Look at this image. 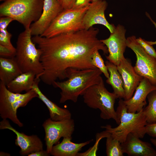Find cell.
I'll list each match as a JSON object with an SVG mask.
<instances>
[{
	"label": "cell",
	"instance_id": "ac0fdd59",
	"mask_svg": "<svg viewBox=\"0 0 156 156\" xmlns=\"http://www.w3.org/2000/svg\"><path fill=\"white\" fill-rule=\"evenodd\" d=\"M40 80V78H35L32 89L37 94L38 97L44 103L47 107L49 112L50 118L54 121L71 118V114L68 109L59 107L42 93L38 86Z\"/></svg>",
	"mask_w": 156,
	"mask_h": 156
},
{
	"label": "cell",
	"instance_id": "6da1fadb",
	"mask_svg": "<svg viewBox=\"0 0 156 156\" xmlns=\"http://www.w3.org/2000/svg\"><path fill=\"white\" fill-rule=\"evenodd\" d=\"M99 29L92 27L88 30L61 34L50 38L34 36L32 39L41 51L40 61L44 72L40 80L52 85L57 79L67 78L71 68L79 70L97 68L91 62L97 50L108 53L107 47L97 38Z\"/></svg>",
	"mask_w": 156,
	"mask_h": 156
},
{
	"label": "cell",
	"instance_id": "5b68a950",
	"mask_svg": "<svg viewBox=\"0 0 156 156\" xmlns=\"http://www.w3.org/2000/svg\"><path fill=\"white\" fill-rule=\"evenodd\" d=\"M44 0H5L0 5V16H8L22 24L25 28L40 17Z\"/></svg>",
	"mask_w": 156,
	"mask_h": 156
},
{
	"label": "cell",
	"instance_id": "52a82bcc",
	"mask_svg": "<svg viewBox=\"0 0 156 156\" xmlns=\"http://www.w3.org/2000/svg\"><path fill=\"white\" fill-rule=\"evenodd\" d=\"M38 96L32 89L24 94L11 92L5 85L0 81V117L2 119L10 120L19 127H23V124L17 117V109L25 107L32 99Z\"/></svg>",
	"mask_w": 156,
	"mask_h": 156
},
{
	"label": "cell",
	"instance_id": "2e32d148",
	"mask_svg": "<svg viewBox=\"0 0 156 156\" xmlns=\"http://www.w3.org/2000/svg\"><path fill=\"white\" fill-rule=\"evenodd\" d=\"M156 90V86L152 85L146 78H143L136 89L134 94L130 99L124 100L128 112H140L145 107L146 99L152 91Z\"/></svg>",
	"mask_w": 156,
	"mask_h": 156
},
{
	"label": "cell",
	"instance_id": "e0dca14e",
	"mask_svg": "<svg viewBox=\"0 0 156 156\" xmlns=\"http://www.w3.org/2000/svg\"><path fill=\"white\" fill-rule=\"evenodd\" d=\"M140 139L129 133L121 143L124 153L129 156H156V151L151 144Z\"/></svg>",
	"mask_w": 156,
	"mask_h": 156
},
{
	"label": "cell",
	"instance_id": "83f0119b",
	"mask_svg": "<svg viewBox=\"0 0 156 156\" xmlns=\"http://www.w3.org/2000/svg\"><path fill=\"white\" fill-rule=\"evenodd\" d=\"M16 53V49H10L8 47L0 44V57L12 58L15 57Z\"/></svg>",
	"mask_w": 156,
	"mask_h": 156
},
{
	"label": "cell",
	"instance_id": "484cf974",
	"mask_svg": "<svg viewBox=\"0 0 156 156\" xmlns=\"http://www.w3.org/2000/svg\"><path fill=\"white\" fill-rule=\"evenodd\" d=\"M12 35L6 29H0V44L14 49H16L12 44L11 39Z\"/></svg>",
	"mask_w": 156,
	"mask_h": 156
},
{
	"label": "cell",
	"instance_id": "f35d334b",
	"mask_svg": "<svg viewBox=\"0 0 156 156\" xmlns=\"http://www.w3.org/2000/svg\"><path fill=\"white\" fill-rule=\"evenodd\" d=\"M5 0H0V1H5Z\"/></svg>",
	"mask_w": 156,
	"mask_h": 156
},
{
	"label": "cell",
	"instance_id": "7a4b0ae2",
	"mask_svg": "<svg viewBox=\"0 0 156 156\" xmlns=\"http://www.w3.org/2000/svg\"><path fill=\"white\" fill-rule=\"evenodd\" d=\"M102 73L97 68L69 69L66 80L56 81L52 84L54 88H58L61 90L60 103H63L68 101L77 102L79 96L82 95L90 87L100 81Z\"/></svg>",
	"mask_w": 156,
	"mask_h": 156
},
{
	"label": "cell",
	"instance_id": "4fadbf2b",
	"mask_svg": "<svg viewBox=\"0 0 156 156\" xmlns=\"http://www.w3.org/2000/svg\"><path fill=\"white\" fill-rule=\"evenodd\" d=\"M0 129L10 130L16 135L15 145L20 147L19 153L22 156L27 155L32 153L43 149V143L36 135H27L20 132L13 128L7 119H3L0 122Z\"/></svg>",
	"mask_w": 156,
	"mask_h": 156
},
{
	"label": "cell",
	"instance_id": "d590c367",
	"mask_svg": "<svg viewBox=\"0 0 156 156\" xmlns=\"http://www.w3.org/2000/svg\"><path fill=\"white\" fill-rule=\"evenodd\" d=\"M10 155L7 153H5L1 151L0 152V156H10Z\"/></svg>",
	"mask_w": 156,
	"mask_h": 156
},
{
	"label": "cell",
	"instance_id": "836d02e7",
	"mask_svg": "<svg viewBox=\"0 0 156 156\" xmlns=\"http://www.w3.org/2000/svg\"><path fill=\"white\" fill-rule=\"evenodd\" d=\"M146 14L147 16L149 18L150 21L153 23L156 29V23L152 19L149 14L148 13L146 12ZM145 41L148 44L150 45L153 46V45L156 44V41Z\"/></svg>",
	"mask_w": 156,
	"mask_h": 156
},
{
	"label": "cell",
	"instance_id": "8fae6325",
	"mask_svg": "<svg viewBox=\"0 0 156 156\" xmlns=\"http://www.w3.org/2000/svg\"><path fill=\"white\" fill-rule=\"evenodd\" d=\"M126 31L125 27L119 24L108 38L101 40L107 48L109 55L106 56V59L116 66L125 57L124 53L127 47Z\"/></svg>",
	"mask_w": 156,
	"mask_h": 156
},
{
	"label": "cell",
	"instance_id": "f546056e",
	"mask_svg": "<svg viewBox=\"0 0 156 156\" xmlns=\"http://www.w3.org/2000/svg\"><path fill=\"white\" fill-rule=\"evenodd\" d=\"M146 134L153 138H156V123L147 124L146 126Z\"/></svg>",
	"mask_w": 156,
	"mask_h": 156
},
{
	"label": "cell",
	"instance_id": "4dcf8cb0",
	"mask_svg": "<svg viewBox=\"0 0 156 156\" xmlns=\"http://www.w3.org/2000/svg\"><path fill=\"white\" fill-rule=\"evenodd\" d=\"M14 21L12 18L8 16L0 17V29H6L9 24Z\"/></svg>",
	"mask_w": 156,
	"mask_h": 156
},
{
	"label": "cell",
	"instance_id": "3957f363",
	"mask_svg": "<svg viewBox=\"0 0 156 156\" xmlns=\"http://www.w3.org/2000/svg\"><path fill=\"white\" fill-rule=\"evenodd\" d=\"M116 112L120 122L118 126L112 127L108 125L101 126V128L105 129L121 143L130 133L140 138H144L146 134L145 127L147 123L143 109L135 113L128 112L124 100L120 99Z\"/></svg>",
	"mask_w": 156,
	"mask_h": 156
},
{
	"label": "cell",
	"instance_id": "cb8c5ba5",
	"mask_svg": "<svg viewBox=\"0 0 156 156\" xmlns=\"http://www.w3.org/2000/svg\"><path fill=\"white\" fill-rule=\"evenodd\" d=\"M106 153L107 156H123L124 153L121 143L111 134L106 138Z\"/></svg>",
	"mask_w": 156,
	"mask_h": 156
},
{
	"label": "cell",
	"instance_id": "277c9868",
	"mask_svg": "<svg viewBox=\"0 0 156 156\" xmlns=\"http://www.w3.org/2000/svg\"><path fill=\"white\" fill-rule=\"evenodd\" d=\"M30 27L19 35L16 42V62L22 73L31 72L40 78L44 72L40 61V50L37 48L31 38Z\"/></svg>",
	"mask_w": 156,
	"mask_h": 156
},
{
	"label": "cell",
	"instance_id": "d4e9b609",
	"mask_svg": "<svg viewBox=\"0 0 156 156\" xmlns=\"http://www.w3.org/2000/svg\"><path fill=\"white\" fill-rule=\"evenodd\" d=\"M91 62L92 64L99 68L107 79L109 77L107 67L99 52V51H96L93 53L92 57Z\"/></svg>",
	"mask_w": 156,
	"mask_h": 156
},
{
	"label": "cell",
	"instance_id": "4316f807",
	"mask_svg": "<svg viewBox=\"0 0 156 156\" xmlns=\"http://www.w3.org/2000/svg\"><path fill=\"white\" fill-rule=\"evenodd\" d=\"M137 40L138 43L148 54L156 59V51L153 45L148 44L145 40L141 37L137 38Z\"/></svg>",
	"mask_w": 156,
	"mask_h": 156
},
{
	"label": "cell",
	"instance_id": "7c38bea8",
	"mask_svg": "<svg viewBox=\"0 0 156 156\" xmlns=\"http://www.w3.org/2000/svg\"><path fill=\"white\" fill-rule=\"evenodd\" d=\"M64 10L59 0H44L43 10L40 17L30 26L31 35L41 36Z\"/></svg>",
	"mask_w": 156,
	"mask_h": 156
},
{
	"label": "cell",
	"instance_id": "e575fe53",
	"mask_svg": "<svg viewBox=\"0 0 156 156\" xmlns=\"http://www.w3.org/2000/svg\"><path fill=\"white\" fill-rule=\"evenodd\" d=\"M150 140L151 143L156 148V139L152 138H151Z\"/></svg>",
	"mask_w": 156,
	"mask_h": 156
},
{
	"label": "cell",
	"instance_id": "30bf717a",
	"mask_svg": "<svg viewBox=\"0 0 156 156\" xmlns=\"http://www.w3.org/2000/svg\"><path fill=\"white\" fill-rule=\"evenodd\" d=\"M42 126L45 133L46 150L50 154L54 145L61 138L72 137L75 126L74 120L71 118L54 121L49 118L44 121Z\"/></svg>",
	"mask_w": 156,
	"mask_h": 156
},
{
	"label": "cell",
	"instance_id": "8992f818",
	"mask_svg": "<svg viewBox=\"0 0 156 156\" xmlns=\"http://www.w3.org/2000/svg\"><path fill=\"white\" fill-rule=\"evenodd\" d=\"M84 102L89 107L98 109L101 112L100 116L104 120H114L119 125L114 105L117 96L113 92H109L105 87L103 80L89 88L83 94Z\"/></svg>",
	"mask_w": 156,
	"mask_h": 156
},
{
	"label": "cell",
	"instance_id": "8d00e7d4",
	"mask_svg": "<svg viewBox=\"0 0 156 156\" xmlns=\"http://www.w3.org/2000/svg\"><path fill=\"white\" fill-rule=\"evenodd\" d=\"M99 0H90V2H94V1H96Z\"/></svg>",
	"mask_w": 156,
	"mask_h": 156
},
{
	"label": "cell",
	"instance_id": "7402d4cb",
	"mask_svg": "<svg viewBox=\"0 0 156 156\" xmlns=\"http://www.w3.org/2000/svg\"><path fill=\"white\" fill-rule=\"evenodd\" d=\"M105 64L109 73V77L106 80V83L111 86L113 92L118 99H124L125 92L123 81L117 70V66L108 60L105 62Z\"/></svg>",
	"mask_w": 156,
	"mask_h": 156
},
{
	"label": "cell",
	"instance_id": "9a60e30c",
	"mask_svg": "<svg viewBox=\"0 0 156 156\" xmlns=\"http://www.w3.org/2000/svg\"><path fill=\"white\" fill-rule=\"evenodd\" d=\"M117 67L123 81L125 92L124 100H129L133 96L143 77L136 72L131 61L125 57L121 60Z\"/></svg>",
	"mask_w": 156,
	"mask_h": 156
},
{
	"label": "cell",
	"instance_id": "9c48e42d",
	"mask_svg": "<svg viewBox=\"0 0 156 156\" xmlns=\"http://www.w3.org/2000/svg\"><path fill=\"white\" fill-rule=\"evenodd\" d=\"M126 44L127 47L135 54L136 61L134 68L136 72L156 86V59L145 51L137 42L135 36L128 37Z\"/></svg>",
	"mask_w": 156,
	"mask_h": 156
},
{
	"label": "cell",
	"instance_id": "d6986e66",
	"mask_svg": "<svg viewBox=\"0 0 156 156\" xmlns=\"http://www.w3.org/2000/svg\"><path fill=\"white\" fill-rule=\"evenodd\" d=\"M72 137L63 138L60 143L53 146L50 155L53 156H77L82 148L92 140L77 143L71 141Z\"/></svg>",
	"mask_w": 156,
	"mask_h": 156
},
{
	"label": "cell",
	"instance_id": "ffe728a7",
	"mask_svg": "<svg viewBox=\"0 0 156 156\" xmlns=\"http://www.w3.org/2000/svg\"><path fill=\"white\" fill-rule=\"evenodd\" d=\"M22 73L15 57H0V81L6 86Z\"/></svg>",
	"mask_w": 156,
	"mask_h": 156
},
{
	"label": "cell",
	"instance_id": "44dd1931",
	"mask_svg": "<svg viewBox=\"0 0 156 156\" xmlns=\"http://www.w3.org/2000/svg\"><path fill=\"white\" fill-rule=\"evenodd\" d=\"M35 78L36 75L33 73H23L6 86L8 89L13 92L21 93L23 91L27 92L32 89Z\"/></svg>",
	"mask_w": 156,
	"mask_h": 156
},
{
	"label": "cell",
	"instance_id": "603a6c76",
	"mask_svg": "<svg viewBox=\"0 0 156 156\" xmlns=\"http://www.w3.org/2000/svg\"><path fill=\"white\" fill-rule=\"evenodd\" d=\"M147 98L148 104L144 108L143 111L147 124L156 123V90L150 92Z\"/></svg>",
	"mask_w": 156,
	"mask_h": 156
},
{
	"label": "cell",
	"instance_id": "ba28073f",
	"mask_svg": "<svg viewBox=\"0 0 156 156\" xmlns=\"http://www.w3.org/2000/svg\"><path fill=\"white\" fill-rule=\"evenodd\" d=\"M89 6L79 9L64 10L40 36L50 38L84 29L82 19Z\"/></svg>",
	"mask_w": 156,
	"mask_h": 156
},
{
	"label": "cell",
	"instance_id": "f1b7e54d",
	"mask_svg": "<svg viewBox=\"0 0 156 156\" xmlns=\"http://www.w3.org/2000/svg\"><path fill=\"white\" fill-rule=\"evenodd\" d=\"M90 0H75L72 8L79 9L86 7L90 5Z\"/></svg>",
	"mask_w": 156,
	"mask_h": 156
},
{
	"label": "cell",
	"instance_id": "5bb4252c",
	"mask_svg": "<svg viewBox=\"0 0 156 156\" xmlns=\"http://www.w3.org/2000/svg\"><path fill=\"white\" fill-rule=\"evenodd\" d=\"M107 3L105 0H99L90 3L82 19L84 29L88 30L96 24L103 25L110 33L114 31L115 26L107 21L105 14Z\"/></svg>",
	"mask_w": 156,
	"mask_h": 156
},
{
	"label": "cell",
	"instance_id": "74e56055",
	"mask_svg": "<svg viewBox=\"0 0 156 156\" xmlns=\"http://www.w3.org/2000/svg\"><path fill=\"white\" fill-rule=\"evenodd\" d=\"M59 0V1H60V2H61V3L62 4V0Z\"/></svg>",
	"mask_w": 156,
	"mask_h": 156
},
{
	"label": "cell",
	"instance_id": "1f68e13d",
	"mask_svg": "<svg viewBox=\"0 0 156 156\" xmlns=\"http://www.w3.org/2000/svg\"><path fill=\"white\" fill-rule=\"evenodd\" d=\"M51 155L49 153L47 150L43 149L40 150L29 154L28 156H49Z\"/></svg>",
	"mask_w": 156,
	"mask_h": 156
},
{
	"label": "cell",
	"instance_id": "d6a6232c",
	"mask_svg": "<svg viewBox=\"0 0 156 156\" xmlns=\"http://www.w3.org/2000/svg\"><path fill=\"white\" fill-rule=\"evenodd\" d=\"M75 0H62V5L64 10L71 8Z\"/></svg>",
	"mask_w": 156,
	"mask_h": 156
}]
</instances>
